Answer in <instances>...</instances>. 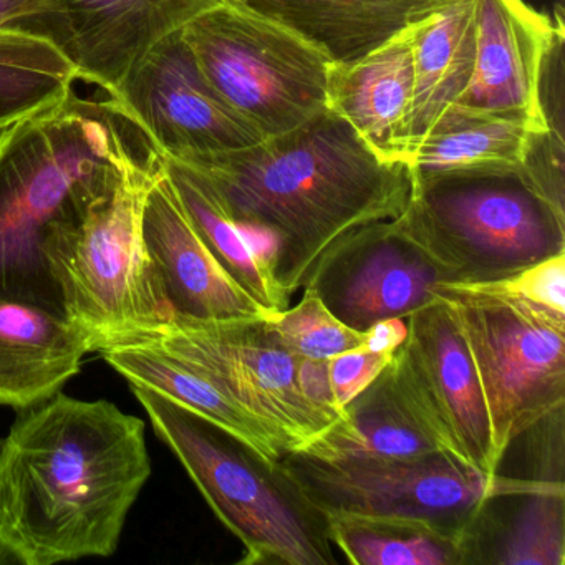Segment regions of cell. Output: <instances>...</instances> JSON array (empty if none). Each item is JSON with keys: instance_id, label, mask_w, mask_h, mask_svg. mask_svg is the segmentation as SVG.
Here are the masks:
<instances>
[{"instance_id": "f1b7e54d", "label": "cell", "mask_w": 565, "mask_h": 565, "mask_svg": "<svg viewBox=\"0 0 565 565\" xmlns=\"http://www.w3.org/2000/svg\"><path fill=\"white\" fill-rule=\"evenodd\" d=\"M554 28L539 72V105L547 130L564 137V9H555Z\"/></svg>"}, {"instance_id": "4316f807", "label": "cell", "mask_w": 565, "mask_h": 565, "mask_svg": "<svg viewBox=\"0 0 565 565\" xmlns=\"http://www.w3.org/2000/svg\"><path fill=\"white\" fill-rule=\"evenodd\" d=\"M274 340L297 359L329 360L350 350L366 349L370 332H360L337 319L309 287L302 300L266 319Z\"/></svg>"}, {"instance_id": "1f68e13d", "label": "cell", "mask_w": 565, "mask_h": 565, "mask_svg": "<svg viewBox=\"0 0 565 565\" xmlns=\"http://www.w3.org/2000/svg\"><path fill=\"white\" fill-rule=\"evenodd\" d=\"M300 385L303 395L326 412L340 415L329 379V360L300 359Z\"/></svg>"}, {"instance_id": "8992f818", "label": "cell", "mask_w": 565, "mask_h": 565, "mask_svg": "<svg viewBox=\"0 0 565 565\" xmlns=\"http://www.w3.org/2000/svg\"><path fill=\"white\" fill-rule=\"evenodd\" d=\"M161 167L134 174L85 216L45 236L42 253L62 312L95 353L173 317L141 233L145 196Z\"/></svg>"}, {"instance_id": "ba28073f", "label": "cell", "mask_w": 565, "mask_h": 565, "mask_svg": "<svg viewBox=\"0 0 565 565\" xmlns=\"http://www.w3.org/2000/svg\"><path fill=\"white\" fill-rule=\"evenodd\" d=\"M280 471L302 498L330 514L415 519L471 539L489 502L551 488V479L486 475L451 452L392 461L326 462L290 451ZM561 481V479H558Z\"/></svg>"}, {"instance_id": "7402d4cb", "label": "cell", "mask_w": 565, "mask_h": 565, "mask_svg": "<svg viewBox=\"0 0 565 565\" xmlns=\"http://www.w3.org/2000/svg\"><path fill=\"white\" fill-rule=\"evenodd\" d=\"M105 362L128 383L148 386L210 419L253 449L269 466L290 452L287 446L246 408L163 350L141 340L114 343L100 350Z\"/></svg>"}, {"instance_id": "8fae6325", "label": "cell", "mask_w": 565, "mask_h": 565, "mask_svg": "<svg viewBox=\"0 0 565 565\" xmlns=\"http://www.w3.org/2000/svg\"><path fill=\"white\" fill-rule=\"evenodd\" d=\"M403 398L443 451L498 475L484 393L455 313L445 300L406 317V337L390 362Z\"/></svg>"}, {"instance_id": "3957f363", "label": "cell", "mask_w": 565, "mask_h": 565, "mask_svg": "<svg viewBox=\"0 0 565 565\" xmlns=\"http://www.w3.org/2000/svg\"><path fill=\"white\" fill-rule=\"evenodd\" d=\"M161 161L143 127L111 97L85 100L72 92L0 130V297L62 312L42 253L45 236Z\"/></svg>"}, {"instance_id": "6da1fadb", "label": "cell", "mask_w": 565, "mask_h": 565, "mask_svg": "<svg viewBox=\"0 0 565 565\" xmlns=\"http://www.w3.org/2000/svg\"><path fill=\"white\" fill-rule=\"evenodd\" d=\"M151 476L147 426L58 392L0 441V564L110 557Z\"/></svg>"}, {"instance_id": "484cf974", "label": "cell", "mask_w": 565, "mask_h": 565, "mask_svg": "<svg viewBox=\"0 0 565 565\" xmlns=\"http://www.w3.org/2000/svg\"><path fill=\"white\" fill-rule=\"evenodd\" d=\"M509 524L502 525L486 562L502 565H562L565 561L564 482L522 495Z\"/></svg>"}, {"instance_id": "9a60e30c", "label": "cell", "mask_w": 565, "mask_h": 565, "mask_svg": "<svg viewBox=\"0 0 565 565\" xmlns=\"http://www.w3.org/2000/svg\"><path fill=\"white\" fill-rule=\"evenodd\" d=\"M145 247L173 319H270L223 269L188 217L164 168L148 188L141 213Z\"/></svg>"}, {"instance_id": "ac0fdd59", "label": "cell", "mask_w": 565, "mask_h": 565, "mask_svg": "<svg viewBox=\"0 0 565 565\" xmlns=\"http://www.w3.org/2000/svg\"><path fill=\"white\" fill-rule=\"evenodd\" d=\"M90 340L61 310L0 297V406L28 409L62 392Z\"/></svg>"}, {"instance_id": "7a4b0ae2", "label": "cell", "mask_w": 565, "mask_h": 565, "mask_svg": "<svg viewBox=\"0 0 565 565\" xmlns=\"http://www.w3.org/2000/svg\"><path fill=\"white\" fill-rule=\"evenodd\" d=\"M186 164L206 178L289 296L350 231L396 220L412 190L408 164L382 160L330 108L246 150Z\"/></svg>"}, {"instance_id": "30bf717a", "label": "cell", "mask_w": 565, "mask_h": 565, "mask_svg": "<svg viewBox=\"0 0 565 565\" xmlns=\"http://www.w3.org/2000/svg\"><path fill=\"white\" fill-rule=\"evenodd\" d=\"M130 340L151 343L210 380L289 451L303 448L339 418L303 395L300 359L270 337L266 319H173Z\"/></svg>"}, {"instance_id": "4dcf8cb0", "label": "cell", "mask_w": 565, "mask_h": 565, "mask_svg": "<svg viewBox=\"0 0 565 565\" xmlns=\"http://www.w3.org/2000/svg\"><path fill=\"white\" fill-rule=\"evenodd\" d=\"M392 359L393 352H375L370 349L350 350L329 359L330 386L340 413L373 383Z\"/></svg>"}, {"instance_id": "44dd1931", "label": "cell", "mask_w": 565, "mask_h": 565, "mask_svg": "<svg viewBox=\"0 0 565 565\" xmlns=\"http://www.w3.org/2000/svg\"><path fill=\"white\" fill-rule=\"evenodd\" d=\"M326 462L392 461L443 451L409 408L386 366L339 418L297 449Z\"/></svg>"}, {"instance_id": "7c38bea8", "label": "cell", "mask_w": 565, "mask_h": 565, "mask_svg": "<svg viewBox=\"0 0 565 565\" xmlns=\"http://www.w3.org/2000/svg\"><path fill=\"white\" fill-rule=\"evenodd\" d=\"M161 157L193 163L264 141L204 77L181 31L158 42L110 94Z\"/></svg>"}, {"instance_id": "d4e9b609", "label": "cell", "mask_w": 565, "mask_h": 565, "mask_svg": "<svg viewBox=\"0 0 565 565\" xmlns=\"http://www.w3.org/2000/svg\"><path fill=\"white\" fill-rule=\"evenodd\" d=\"M330 542L353 565L471 564L472 542L415 519L326 515Z\"/></svg>"}, {"instance_id": "603a6c76", "label": "cell", "mask_w": 565, "mask_h": 565, "mask_svg": "<svg viewBox=\"0 0 565 565\" xmlns=\"http://www.w3.org/2000/svg\"><path fill=\"white\" fill-rule=\"evenodd\" d=\"M163 168L194 230L223 269L270 313L286 310L289 294L279 286L249 234L221 206L206 178L196 168L170 158L163 157Z\"/></svg>"}, {"instance_id": "e0dca14e", "label": "cell", "mask_w": 565, "mask_h": 565, "mask_svg": "<svg viewBox=\"0 0 565 565\" xmlns=\"http://www.w3.org/2000/svg\"><path fill=\"white\" fill-rule=\"evenodd\" d=\"M412 102L409 28L363 57L330 67L327 108L390 163L408 160Z\"/></svg>"}, {"instance_id": "d6a6232c", "label": "cell", "mask_w": 565, "mask_h": 565, "mask_svg": "<svg viewBox=\"0 0 565 565\" xmlns=\"http://www.w3.org/2000/svg\"><path fill=\"white\" fill-rule=\"evenodd\" d=\"M370 342L366 349L375 352H395L396 347L405 340L406 323L402 319L383 320L369 329Z\"/></svg>"}, {"instance_id": "836d02e7", "label": "cell", "mask_w": 565, "mask_h": 565, "mask_svg": "<svg viewBox=\"0 0 565 565\" xmlns=\"http://www.w3.org/2000/svg\"><path fill=\"white\" fill-rule=\"evenodd\" d=\"M44 0H0V31H11L22 18L41 11Z\"/></svg>"}, {"instance_id": "cb8c5ba5", "label": "cell", "mask_w": 565, "mask_h": 565, "mask_svg": "<svg viewBox=\"0 0 565 565\" xmlns=\"http://www.w3.org/2000/svg\"><path fill=\"white\" fill-rule=\"evenodd\" d=\"M544 127L501 115L448 110L408 160L412 177L455 171L521 170L534 131Z\"/></svg>"}, {"instance_id": "5b68a950", "label": "cell", "mask_w": 565, "mask_h": 565, "mask_svg": "<svg viewBox=\"0 0 565 565\" xmlns=\"http://www.w3.org/2000/svg\"><path fill=\"white\" fill-rule=\"evenodd\" d=\"M158 438L180 459L221 522L239 539V564H335L327 521L292 482L193 409L130 383Z\"/></svg>"}, {"instance_id": "9c48e42d", "label": "cell", "mask_w": 565, "mask_h": 565, "mask_svg": "<svg viewBox=\"0 0 565 565\" xmlns=\"http://www.w3.org/2000/svg\"><path fill=\"white\" fill-rule=\"evenodd\" d=\"M181 34L214 90L264 140L326 110L333 62L276 22L221 2Z\"/></svg>"}, {"instance_id": "52a82bcc", "label": "cell", "mask_w": 565, "mask_h": 565, "mask_svg": "<svg viewBox=\"0 0 565 565\" xmlns=\"http://www.w3.org/2000/svg\"><path fill=\"white\" fill-rule=\"evenodd\" d=\"M484 393L495 459L565 405V316L495 284H439Z\"/></svg>"}, {"instance_id": "83f0119b", "label": "cell", "mask_w": 565, "mask_h": 565, "mask_svg": "<svg viewBox=\"0 0 565 565\" xmlns=\"http://www.w3.org/2000/svg\"><path fill=\"white\" fill-rule=\"evenodd\" d=\"M564 137L551 130L534 131L522 161L521 173L531 186L564 211Z\"/></svg>"}, {"instance_id": "ffe728a7", "label": "cell", "mask_w": 565, "mask_h": 565, "mask_svg": "<svg viewBox=\"0 0 565 565\" xmlns=\"http://www.w3.org/2000/svg\"><path fill=\"white\" fill-rule=\"evenodd\" d=\"M475 6L476 0H446L409 28L413 102L408 160L471 82L476 61Z\"/></svg>"}, {"instance_id": "d6986e66", "label": "cell", "mask_w": 565, "mask_h": 565, "mask_svg": "<svg viewBox=\"0 0 565 565\" xmlns=\"http://www.w3.org/2000/svg\"><path fill=\"white\" fill-rule=\"evenodd\" d=\"M294 32L333 64L356 61L446 0H223Z\"/></svg>"}, {"instance_id": "5bb4252c", "label": "cell", "mask_w": 565, "mask_h": 565, "mask_svg": "<svg viewBox=\"0 0 565 565\" xmlns=\"http://www.w3.org/2000/svg\"><path fill=\"white\" fill-rule=\"evenodd\" d=\"M439 284L435 266L390 220L356 227L337 241L306 287L337 319L365 332L433 302Z\"/></svg>"}, {"instance_id": "4fadbf2b", "label": "cell", "mask_w": 565, "mask_h": 565, "mask_svg": "<svg viewBox=\"0 0 565 565\" xmlns=\"http://www.w3.org/2000/svg\"><path fill=\"white\" fill-rule=\"evenodd\" d=\"M223 0H44L11 31L49 42L77 78L114 94L131 68L173 32Z\"/></svg>"}, {"instance_id": "277c9868", "label": "cell", "mask_w": 565, "mask_h": 565, "mask_svg": "<svg viewBox=\"0 0 565 565\" xmlns=\"http://www.w3.org/2000/svg\"><path fill=\"white\" fill-rule=\"evenodd\" d=\"M393 224L443 284L499 282L565 253L564 211L521 170L412 177L408 203Z\"/></svg>"}, {"instance_id": "f546056e", "label": "cell", "mask_w": 565, "mask_h": 565, "mask_svg": "<svg viewBox=\"0 0 565 565\" xmlns=\"http://www.w3.org/2000/svg\"><path fill=\"white\" fill-rule=\"evenodd\" d=\"M492 284L535 306L565 316V253L548 257L515 276Z\"/></svg>"}, {"instance_id": "2e32d148", "label": "cell", "mask_w": 565, "mask_h": 565, "mask_svg": "<svg viewBox=\"0 0 565 565\" xmlns=\"http://www.w3.org/2000/svg\"><path fill=\"white\" fill-rule=\"evenodd\" d=\"M475 19V72L449 110L522 118L547 128L539 72L554 22L524 0H476Z\"/></svg>"}]
</instances>
